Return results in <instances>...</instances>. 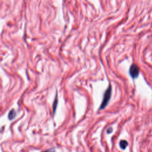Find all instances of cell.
<instances>
[{"instance_id": "obj_1", "label": "cell", "mask_w": 152, "mask_h": 152, "mask_svg": "<svg viewBox=\"0 0 152 152\" xmlns=\"http://www.w3.org/2000/svg\"><path fill=\"white\" fill-rule=\"evenodd\" d=\"M111 94H112V86L109 84V86L106 88V90H105L103 94V100L99 107V110L103 109L107 106L111 97Z\"/></svg>"}, {"instance_id": "obj_2", "label": "cell", "mask_w": 152, "mask_h": 152, "mask_svg": "<svg viewBox=\"0 0 152 152\" xmlns=\"http://www.w3.org/2000/svg\"><path fill=\"white\" fill-rule=\"evenodd\" d=\"M139 68L135 64H132L129 69V74L132 78H137L139 75Z\"/></svg>"}, {"instance_id": "obj_3", "label": "cell", "mask_w": 152, "mask_h": 152, "mask_svg": "<svg viewBox=\"0 0 152 152\" xmlns=\"http://www.w3.org/2000/svg\"><path fill=\"white\" fill-rule=\"evenodd\" d=\"M119 145L122 150H124L128 145V142L126 140H122L119 142Z\"/></svg>"}, {"instance_id": "obj_4", "label": "cell", "mask_w": 152, "mask_h": 152, "mask_svg": "<svg viewBox=\"0 0 152 152\" xmlns=\"http://www.w3.org/2000/svg\"><path fill=\"white\" fill-rule=\"evenodd\" d=\"M15 116V112L14 110H11L8 114V118L10 119H12Z\"/></svg>"}, {"instance_id": "obj_5", "label": "cell", "mask_w": 152, "mask_h": 152, "mask_svg": "<svg viewBox=\"0 0 152 152\" xmlns=\"http://www.w3.org/2000/svg\"><path fill=\"white\" fill-rule=\"evenodd\" d=\"M57 100H56V99H55V103H54V105H53V110L55 111V109H56V103H57Z\"/></svg>"}, {"instance_id": "obj_6", "label": "cell", "mask_w": 152, "mask_h": 152, "mask_svg": "<svg viewBox=\"0 0 152 152\" xmlns=\"http://www.w3.org/2000/svg\"><path fill=\"white\" fill-rule=\"evenodd\" d=\"M112 131V129L111 128H109L107 130V132L108 133H110Z\"/></svg>"}]
</instances>
